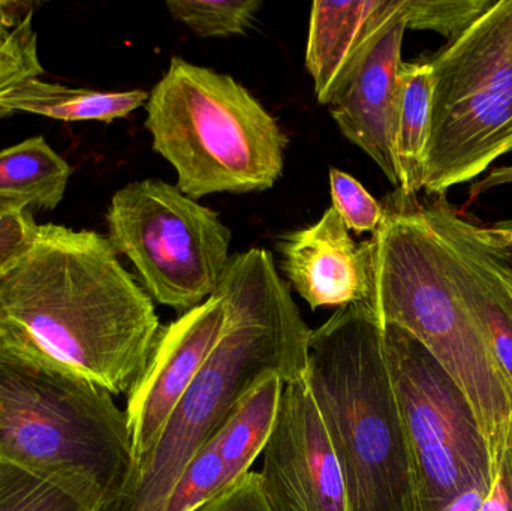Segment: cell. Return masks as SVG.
Here are the masks:
<instances>
[{"label":"cell","instance_id":"cell-1","mask_svg":"<svg viewBox=\"0 0 512 511\" xmlns=\"http://www.w3.org/2000/svg\"><path fill=\"white\" fill-rule=\"evenodd\" d=\"M108 237L35 224L0 266V347L129 393L161 333Z\"/></svg>","mask_w":512,"mask_h":511},{"label":"cell","instance_id":"cell-2","mask_svg":"<svg viewBox=\"0 0 512 511\" xmlns=\"http://www.w3.org/2000/svg\"><path fill=\"white\" fill-rule=\"evenodd\" d=\"M218 293L228 305L218 345L155 447L101 511H161L180 474L259 378L268 372H277L285 384L306 378L312 330L271 252L252 248L231 257Z\"/></svg>","mask_w":512,"mask_h":511},{"label":"cell","instance_id":"cell-3","mask_svg":"<svg viewBox=\"0 0 512 511\" xmlns=\"http://www.w3.org/2000/svg\"><path fill=\"white\" fill-rule=\"evenodd\" d=\"M370 239L366 305L381 324L417 338L459 386L489 447L493 479L512 453V386L480 326L457 294L417 195L385 200Z\"/></svg>","mask_w":512,"mask_h":511},{"label":"cell","instance_id":"cell-4","mask_svg":"<svg viewBox=\"0 0 512 511\" xmlns=\"http://www.w3.org/2000/svg\"><path fill=\"white\" fill-rule=\"evenodd\" d=\"M306 380L342 468L349 511H420L381 323L366 303L339 308L312 330Z\"/></svg>","mask_w":512,"mask_h":511},{"label":"cell","instance_id":"cell-5","mask_svg":"<svg viewBox=\"0 0 512 511\" xmlns=\"http://www.w3.org/2000/svg\"><path fill=\"white\" fill-rule=\"evenodd\" d=\"M0 462L101 511L134 464L128 417L93 381L0 347Z\"/></svg>","mask_w":512,"mask_h":511},{"label":"cell","instance_id":"cell-6","mask_svg":"<svg viewBox=\"0 0 512 511\" xmlns=\"http://www.w3.org/2000/svg\"><path fill=\"white\" fill-rule=\"evenodd\" d=\"M146 111L153 150L192 200L265 191L282 177L288 137L231 75L171 57Z\"/></svg>","mask_w":512,"mask_h":511},{"label":"cell","instance_id":"cell-7","mask_svg":"<svg viewBox=\"0 0 512 511\" xmlns=\"http://www.w3.org/2000/svg\"><path fill=\"white\" fill-rule=\"evenodd\" d=\"M432 119L423 189L445 195L512 152V0H498L427 57Z\"/></svg>","mask_w":512,"mask_h":511},{"label":"cell","instance_id":"cell-8","mask_svg":"<svg viewBox=\"0 0 512 511\" xmlns=\"http://www.w3.org/2000/svg\"><path fill=\"white\" fill-rule=\"evenodd\" d=\"M108 240L129 258L150 299L180 315L218 291L231 231L219 213L159 179L128 183L111 198Z\"/></svg>","mask_w":512,"mask_h":511},{"label":"cell","instance_id":"cell-9","mask_svg":"<svg viewBox=\"0 0 512 511\" xmlns=\"http://www.w3.org/2000/svg\"><path fill=\"white\" fill-rule=\"evenodd\" d=\"M381 327L414 462L418 510L442 511L471 489L490 492L489 447L462 390L411 333Z\"/></svg>","mask_w":512,"mask_h":511},{"label":"cell","instance_id":"cell-10","mask_svg":"<svg viewBox=\"0 0 512 511\" xmlns=\"http://www.w3.org/2000/svg\"><path fill=\"white\" fill-rule=\"evenodd\" d=\"M258 474L274 511H349L342 468L306 378L285 384Z\"/></svg>","mask_w":512,"mask_h":511},{"label":"cell","instance_id":"cell-11","mask_svg":"<svg viewBox=\"0 0 512 511\" xmlns=\"http://www.w3.org/2000/svg\"><path fill=\"white\" fill-rule=\"evenodd\" d=\"M420 204L457 294L512 386V264L501 236L463 218L445 195Z\"/></svg>","mask_w":512,"mask_h":511},{"label":"cell","instance_id":"cell-12","mask_svg":"<svg viewBox=\"0 0 512 511\" xmlns=\"http://www.w3.org/2000/svg\"><path fill=\"white\" fill-rule=\"evenodd\" d=\"M225 297L216 291L203 305L162 326L149 363L128 393L129 431L134 465L155 447L168 419L206 365L224 333Z\"/></svg>","mask_w":512,"mask_h":511},{"label":"cell","instance_id":"cell-13","mask_svg":"<svg viewBox=\"0 0 512 511\" xmlns=\"http://www.w3.org/2000/svg\"><path fill=\"white\" fill-rule=\"evenodd\" d=\"M405 14L388 21L328 104L340 132L360 147L394 186H399L394 134L400 96Z\"/></svg>","mask_w":512,"mask_h":511},{"label":"cell","instance_id":"cell-14","mask_svg":"<svg viewBox=\"0 0 512 511\" xmlns=\"http://www.w3.org/2000/svg\"><path fill=\"white\" fill-rule=\"evenodd\" d=\"M279 248L283 272L310 308H345L369 299L370 240L355 242L333 207L316 224L283 237Z\"/></svg>","mask_w":512,"mask_h":511},{"label":"cell","instance_id":"cell-15","mask_svg":"<svg viewBox=\"0 0 512 511\" xmlns=\"http://www.w3.org/2000/svg\"><path fill=\"white\" fill-rule=\"evenodd\" d=\"M403 0L315 2L310 11L306 69L319 104L328 105L370 42L393 20Z\"/></svg>","mask_w":512,"mask_h":511},{"label":"cell","instance_id":"cell-16","mask_svg":"<svg viewBox=\"0 0 512 511\" xmlns=\"http://www.w3.org/2000/svg\"><path fill=\"white\" fill-rule=\"evenodd\" d=\"M144 90L98 92L29 78L0 98V117L21 111L62 122L111 123L147 104Z\"/></svg>","mask_w":512,"mask_h":511},{"label":"cell","instance_id":"cell-17","mask_svg":"<svg viewBox=\"0 0 512 511\" xmlns=\"http://www.w3.org/2000/svg\"><path fill=\"white\" fill-rule=\"evenodd\" d=\"M285 381L277 372H268L245 393L213 437L230 482L246 474L262 455L279 416Z\"/></svg>","mask_w":512,"mask_h":511},{"label":"cell","instance_id":"cell-18","mask_svg":"<svg viewBox=\"0 0 512 511\" xmlns=\"http://www.w3.org/2000/svg\"><path fill=\"white\" fill-rule=\"evenodd\" d=\"M72 168L44 137L0 150V201L53 210L65 197Z\"/></svg>","mask_w":512,"mask_h":511},{"label":"cell","instance_id":"cell-19","mask_svg":"<svg viewBox=\"0 0 512 511\" xmlns=\"http://www.w3.org/2000/svg\"><path fill=\"white\" fill-rule=\"evenodd\" d=\"M432 101L433 74L429 62H403L400 66L394 156L399 174L397 188L405 195H418L423 189Z\"/></svg>","mask_w":512,"mask_h":511},{"label":"cell","instance_id":"cell-20","mask_svg":"<svg viewBox=\"0 0 512 511\" xmlns=\"http://www.w3.org/2000/svg\"><path fill=\"white\" fill-rule=\"evenodd\" d=\"M261 5L259 0H168L165 3L171 17L200 38L245 35Z\"/></svg>","mask_w":512,"mask_h":511},{"label":"cell","instance_id":"cell-21","mask_svg":"<svg viewBox=\"0 0 512 511\" xmlns=\"http://www.w3.org/2000/svg\"><path fill=\"white\" fill-rule=\"evenodd\" d=\"M231 486L212 438L180 474L161 511H197Z\"/></svg>","mask_w":512,"mask_h":511},{"label":"cell","instance_id":"cell-22","mask_svg":"<svg viewBox=\"0 0 512 511\" xmlns=\"http://www.w3.org/2000/svg\"><path fill=\"white\" fill-rule=\"evenodd\" d=\"M0 511H98L65 489L0 462Z\"/></svg>","mask_w":512,"mask_h":511},{"label":"cell","instance_id":"cell-23","mask_svg":"<svg viewBox=\"0 0 512 511\" xmlns=\"http://www.w3.org/2000/svg\"><path fill=\"white\" fill-rule=\"evenodd\" d=\"M493 0H403L406 27L433 30L453 39L475 18L480 17Z\"/></svg>","mask_w":512,"mask_h":511},{"label":"cell","instance_id":"cell-24","mask_svg":"<svg viewBox=\"0 0 512 511\" xmlns=\"http://www.w3.org/2000/svg\"><path fill=\"white\" fill-rule=\"evenodd\" d=\"M330 188L333 200L331 207L349 231L363 234L378 230L384 219V206L355 177L331 168Z\"/></svg>","mask_w":512,"mask_h":511},{"label":"cell","instance_id":"cell-25","mask_svg":"<svg viewBox=\"0 0 512 511\" xmlns=\"http://www.w3.org/2000/svg\"><path fill=\"white\" fill-rule=\"evenodd\" d=\"M32 20L33 17L27 18L0 50V98L21 81L41 77L44 72L39 62L38 38Z\"/></svg>","mask_w":512,"mask_h":511},{"label":"cell","instance_id":"cell-26","mask_svg":"<svg viewBox=\"0 0 512 511\" xmlns=\"http://www.w3.org/2000/svg\"><path fill=\"white\" fill-rule=\"evenodd\" d=\"M197 511H274L258 473L246 474L230 489Z\"/></svg>","mask_w":512,"mask_h":511},{"label":"cell","instance_id":"cell-27","mask_svg":"<svg viewBox=\"0 0 512 511\" xmlns=\"http://www.w3.org/2000/svg\"><path fill=\"white\" fill-rule=\"evenodd\" d=\"M30 17H33V3L0 2V50Z\"/></svg>","mask_w":512,"mask_h":511},{"label":"cell","instance_id":"cell-28","mask_svg":"<svg viewBox=\"0 0 512 511\" xmlns=\"http://www.w3.org/2000/svg\"><path fill=\"white\" fill-rule=\"evenodd\" d=\"M478 511H512V485L504 468L495 473L489 495L484 498Z\"/></svg>","mask_w":512,"mask_h":511},{"label":"cell","instance_id":"cell-29","mask_svg":"<svg viewBox=\"0 0 512 511\" xmlns=\"http://www.w3.org/2000/svg\"><path fill=\"white\" fill-rule=\"evenodd\" d=\"M36 222L29 221L18 227L9 228V230L0 231V266L14 254L15 249L23 243L27 234L30 233Z\"/></svg>","mask_w":512,"mask_h":511},{"label":"cell","instance_id":"cell-30","mask_svg":"<svg viewBox=\"0 0 512 511\" xmlns=\"http://www.w3.org/2000/svg\"><path fill=\"white\" fill-rule=\"evenodd\" d=\"M32 213L27 209L12 206V204L0 201V231L9 230L12 227L26 224L32 221Z\"/></svg>","mask_w":512,"mask_h":511},{"label":"cell","instance_id":"cell-31","mask_svg":"<svg viewBox=\"0 0 512 511\" xmlns=\"http://www.w3.org/2000/svg\"><path fill=\"white\" fill-rule=\"evenodd\" d=\"M493 227L496 228L499 236H501L505 251H507L508 258H510L512 264V219L496 222V224H493Z\"/></svg>","mask_w":512,"mask_h":511}]
</instances>
